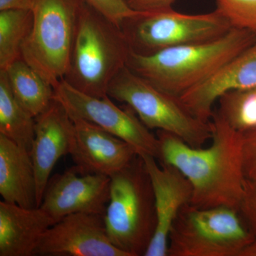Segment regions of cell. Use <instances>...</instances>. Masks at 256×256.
I'll use <instances>...</instances> for the list:
<instances>
[{
    "instance_id": "cell-19",
    "label": "cell",
    "mask_w": 256,
    "mask_h": 256,
    "mask_svg": "<svg viewBox=\"0 0 256 256\" xmlns=\"http://www.w3.org/2000/svg\"><path fill=\"white\" fill-rule=\"evenodd\" d=\"M35 124V118L13 94L6 72L0 70V134L31 152Z\"/></svg>"
},
{
    "instance_id": "cell-21",
    "label": "cell",
    "mask_w": 256,
    "mask_h": 256,
    "mask_svg": "<svg viewBox=\"0 0 256 256\" xmlns=\"http://www.w3.org/2000/svg\"><path fill=\"white\" fill-rule=\"evenodd\" d=\"M215 111L235 130L245 134L256 129V86L223 94Z\"/></svg>"
},
{
    "instance_id": "cell-22",
    "label": "cell",
    "mask_w": 256,
    "mask_h": 256,
    "mask_svg": "<svg viewBox=\"0 0 256 256\" xmlns=\"http://www.w3.org/2000/svg\"><path fill=\"white\" fill-rule=\"evenodd\" d=\"M216 5L232 28L256 34V0H216Z\"/></svg>"
},
{
    "instance_id": "cell-6",
    "label": "cell",
    "mask_w": 256,
    "mask_h": 256,
    "mask_svg": "<svg viewBox=\"0 0 256 256\" xmlns=\"http://www.w3.org/2000/svg\"><path fill=\"white\" fill-rule=\"evenodd\" d=\"M108 96L130 108L150 130L171 133L193 148H203L210 140V122L197 118L178 97L160 90L127 66L112 79Z\"/></svg>"
},
{
    "instance_id": "cell-16",
    "label": "cell",
    "mask_w": 256,
    "mask_h": 256,
    "mask_svg": "<svg viewBox=\"0 0 256 256\" xmlns=\"http://www.w3.org/2000/svg\"><path fill=\"white\" fill-rule=\"evenodd\" d=\"M56 223L40 207L0 202V256H34L47 229Z\"/></svg>"
},
{
    "instance_id": "cell-27",
    "label": "cell",
    "mask_w": 256,
    "mask_h": 256,
    "mask_svg": "<svg viewBox=\"0 0 256 256\" xmlns=\"http://www.w3.org/2000/svg\"><path fill=\"white\" fill-rule=\"evenodd\" d=\"M36 0H0V11L3 10H32Z\"/></svg>"
},
{
    "instance_id": "cell-25",
    "label": "cell",
    "mask_w": 256,
    "mask_h": 256,
    "mask_svg": "<svg viewBox=\"0 0 256 256\" xmlns=\"http://www.w3.org/2000/svg\"><path fill=\"white\" fill-rule=\"evenodd\" d=\"M244 134V170L247 178H256V129Z\"/></svg>"
},
{
    "instance_id": "cell-4",
    "label": "cell",
    "mask_w": 256,
    "mask_h": 256,
    "mask_svg": "<svg viewBox=\"0 0 256 256\" xmlns=\"http://www.w3.org/2000/svg\"><path fill=\"white\" fill-rule=\"evenodd\" d=\"M104 217L114 246L128 256H144L156 233V215L150 178L140 154L111 176Z\"/></svg>"
},
{
    "instance_id": "cell-5",
    "label": "cell",
    "mask_w": 256,
    "mask_h": 256,
    "mask_svg": "<svg viewBox=\"0 0 256 256\" xmlns=\"http://www.w3.org/2000/svg\"><path fill=\"white\" fill-rule=\"evenodd\" d=\"M255 240L236 208H182L168 238V256H240Z\"/></svg>"
},
{
    "instance_id": "cell-14",
    "label": "cell",
    "mask_w": 256,
    "mask_h": 256,
    "mask_svg": "<svg viewBox=\"0 0 256 256\" xmlns=\"http://www.w3.org/2000/svg\"><path fill=\"white\" fill-rule=\"evenodd\" d=\"M70 117L76 134L70 156L79 172L111 178L137 156L136 149L124 140L85 120Z\"/></svg>"
},
{
    "instance_id": "cell-26",
    "label": "cell",
    "mask_w": 256,
    "mask_h": 256,
    "mask_svg": "<svg viewBox=\"0 0 256 256\" xmlns=\"http://www.w3.org/2000/svg\"><path fill=\"white\" fill-rule=\"evenodd\" d=\"M175 1L176 0H124L131 9L142 13L172 9Z\"/></svg>"
},
{
    "instance_id": "cell-12",
    "label": "cell",
    "mask_w": 256,
    "mask_h": 256,
    "mask_svg": "<svg viewBox=\"0 0 256 256\" xmlns=\"http://www.w3.org/2000/svg\"><path fill=\"white\" fill-rule=\"evenodd\" d=\"M35 122L34 139L30 152L36 173L38 207L57 162L63 156L72 154L76 134L70 114L55 98L46 110L35 118Z\"/></svg>"
},
{
    "instance_id": "cell-3",
    "label": "cell",
    "mask_w": 256,
    "mask_h": 256,
    "mask_svg": "<svg viewBox=\"0 0 256 256\" xmlns=\"http://www.w3.org/2000/svg\"><path fill=\"white\" fill-rule=\"evenodd\" d=\"M131 50L122 28L82 0L64 79L84 94L106 97L112 79L127 65Z\"/></svg>"
},
{
    "instance_id": "cell-2",
    "label": "cell",
    "mask_w": 256,
    "mask_h": 256,
    "mask_svg": "<svg viewBox=\"0 0 256 256\" xmlns=\"http://www.w3.org/2000/svg\"><path fill=\"white\" fill-rule=\"evenodd\" d=\"M256 42V33L232 28L213 41L148 54L131 50L126 66L160 90L180 98L213 76Z\"/></svg>"
},
{
    "instance_id": "cell-1",
    "label": "cell",
    "mask_w": 256,
    "mask_h": 256,
    "mask_svg": "<svg viewBox=\"0 0 256 256\" xmlns=\"http://www.w3.org/2000/svg\"><path fill=\"white\" fill-rule=\"evenodd\" d=\"M207 148H193L171 133L156 130L158 161L180 170L191 184V204L200 208L238 210L244 194V134L214 111Z\"/></svg>"
},
{
    "instance_id": "cell-28",
    "label": "cell",
    "mask_w": 256,
    "mask_h": 256,
    "mask_svg": "<svg viewBox=\"0 0 256 256\" xmlns=\"http://www.w3.org/2000/svg\"><path fill=\"white\" fill-rule=\"evenodd\" d=\"M240 256H256V240H254L242 250Z\"/></svg>"
},
{
    "instance_id": "cell-11",
    "label": "cell",
    "mask_w": 256,
    "mask_h": 256,
    "mask_svg": "<svg viewBox=\"0 0 256 256\" xmlns=\"http://www.w3.org/2000/svg\"><path fill=\"white\" fill-rule=\"evenodd\" d=\"M110 178L82 174L75 166L50 178L40 206L56 222L75 213L104 216L110 200Z\"/></svg>"
},
{
    "instance_id": "cell-8",
    "label": "cell",
    "mask_w": 256,
    "mask_h": 256,
    "mask_svg": "<svg viewBox=\"0 0 256 256\" xmlns=\"http://www.w3.org/2000/svg\"><path fill=\"white\" fill-rule=\"evenodd\" d=\"M131 50L141 54L182 45L213 41L232 28L216 10L188 14L173 9L141 13L122 24Z\"/></svg>"
},
{
    "instance_id": "cell-20",
    "label": "cell",
    "mask_w": 256,
    "mask_h": 256,
    "mask_svg": "<svg viewBox=\"0 0 256 256\" xmlns=\"http://www.w3.org/2000/svg\"><path fill=\"white\" fill-rule=\"evenodd\" d=\"M33 14L31 10L0 11V70H5L21 58L22 47L30 30Z\"/></svg>"
},
{
    "instance_id": "cell-24",
    "label": "cell",
    "mask_w": 256,
    "mask_h": 256,
    "mask_svg": "<svg viewBox=\"0 0 256 256\" xmlns=\"http://www.w3.org/2000/svg\"><path fill=\"white\" fill-rule=\"evenodd\" d=\"M238 210L256 240V178H246Z\"/></svg>"
},
{
    "instance_id": "cell-9",
    "label": "cell",
    "mask_w": 256,
    "mask_h": 256,
    "mask_svg": "<svg viewBox=\"0 0 256 256\" xmlns=\"http://www.w3.org/2000/svg\"><path fill=\"white\" fill-rule=\"evenodd\" d=\"M54 98L64 106L72 117L80 118L106 132L124 140L137 151L158 160L160 144L156 136L142 124L128 106L120 108L108 96L97 98L88 95L62 79L54 88Z\"/></svg>"
},
{
    "instance_id": "cell-17",
    "label": "cell",
    "mask_w": 256,
    "mask_h": 256,
    "mask_svg": "<svg viewBox=\"0 0 256 256\" xmlns=\"http://www.w3.org/2000/svg\"><path fill=\"white\" fill-rule=\"evenodd\" d=\"M0 194L24 208L37 206L36 173L31 152L0 134Z\"/></svg>"
},
{
    "instance_id": "cell-7",
    "label": "cell",
    "mask_w": 256,
    "mask_h": 256,
    "mask_svg": "<svg viewBox=\"0 0 256 256\" xmlns=\"http://www.w3.org/2000/svg\"><path fill=\"white\" fill-rule=\"evenodd\" d=\"M82 0H36L21 58L54 88L68 72Z\"/></svg>"
},
{
    "instance_id": "cell-23",
    "label": "cell",
    "mask_w": 256,
    "mask_h": 256,
    "mask_svg": "<svg viewBox=\"0 0 256 256\" xmlns=\"http://www.w3.org/2000/svg\"><path fill=\"white\" fill-rule=\"evenodd\" d=\"M119 28L124 22L142 12L131 9L124 0H85Z\"/></svg>"
},
{
    "instance_id": "cell-18",
    "label": "cell",
    "mask_w": 256,
    "mask_h": 256,
    "mask_svg": "<svg viewBox=\"0 0 256 256\" xmlns=\"http://www.w3.org/2000/svg\"><path fill=\"white\" fill-rule=\"evenodd\" d=\"M4 72L16 100L33 117L48 108L54 98V89L31 66L18 58Z\"/></svg>"
},
{
    "instance_id": "cell-10",
    "label": "cell",
    "mask_w": 256,
    "mask_h": 256,
    "mask_svg": "<svg viewBox=\"0 0 256 256\" xmlns=\"http://www.w3.org/2000/svg\"><path fill=\"white\" fill-rule=\"evenodd\" d=\"M41 256H128L114 246L104 216L75 213L56 222L42 236L35 252Z\"/></svg>"
},
{
    "instance_id": "cell-13",
    "label": "cell",
    "mask_w": 256,
    "mask_h": 256,
    "mask_svg": "<svg viewBox=\"0 0 256 256\" xmlns=\"http://www.w3.org/2000/svg\"><path fill=\"white\" fill-rule=\"evenodd\" d=\"M140 156L150 178L156 215V233L144 256H168L170 230L182 208L191 203L192 185L174 166L158 162L150 154Z\"/></svg>"
},
{
    "instance_id": "cell-15",
    "label": "cell",
    "mask_w": 256,
    "mask_h": 256,
    "mask_svg": "<svg viewBox=\"0 0 256 256\" xmlns=\"http://www.w3.org/2000/svg\"><path fill=\"white\" fill-rule=\"evenodd\" d=\"M256 86V42L239 54L213 76L180 96L184 106L195 117L210 122L214 106L230 90Z\"/></svg>"
}]
</instances>
